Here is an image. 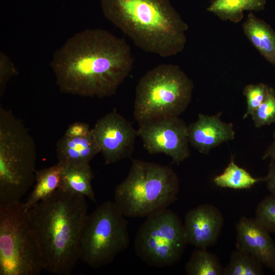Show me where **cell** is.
I'll use <instances>...</instances> for the list:
<instances>
[{
	"instance_id": "1",
	"label": "cell",
	"mask_w": 275,
	"mask_h": 275,
	"mask_svg": "<svg viewBox=\"0 0 275 275\" xmlns=\"http://www.w3.org/2000/svg\"><path fill=\"white\" fill-rule=\"evenodd\" d=\"M133 64L126 41L100 29H86L69 38L50 63L61 92L100 98L116 94Z\"/></svg>"
},
{
	"instance_id": "2",
	"label": "cell",
	"mask_w": 275,
	"mask_h": 275,
	"mask_svg": "<svg viewBox=\"0 0 275 275\" xmlns=\"http://www.w3.org/2000/svg\"><path fill=\"white\" fill-rule=\"evenodd\" d=\"M85 198L59 188L27 211L44 270L68 275L79 259L81 238L88 215Z\"/></svg>"
},
{
	"instance_id": "3",
	"label": "cell",
	"mask_w": 275,
	"mask_h": 275,
	"mask_svg": "<svg viewBox=\"0 0 275 275\" xmlns=\"http://www.w3.org/2000/svg\"><path fill=\"white\" fill-rule=\"evenodd\" d=\"M104 16L145 52L163 58L184 48L187 24L169 0H99Z\"/></svg>"
},
{
	"instance_id": "4",
	"label": "cell",
	"mask_w": 275,
	"mask_h": 275,
	"mask_svg": "<svg viewBox=\"0 0 275 275\" xmlns=\"http://www.w3.org/2000/svg\"><path fill=\"white\" fill-rule=\"evenodd\" d=\"M179 180L171 168L133 159L126 178L116 187L114 203L129 217H146L177 199Z\"/></svg>"
},
{
	"instance_id": "5",
	"label": "cell",
	"mask_w": 275,
	"mask_h": 275,
	"mask_svg": "<svg viewBox=\"0 0 275 275\" xmlns=\"http://www.w3.org/2000/svg\"><path fill=\"white\" fill-rule=\"evenodd\" d=\"M36 148L22 122L0 106V205L20 201L35 180Z\"/></svg>"
},
{
	"instance_id": "6",
	"label": "cell",
	"mask_w": 275,
	"mask_h": 275,
	"mask_svg": "<svg viewBox=\"0 0 275 275\" xmlns=\"http://www.w3.org/2000/svg\"><path fill=\"white\" fill-rule=\"evenodd\" d=\"M194 84L177 65L160 64L147 71L136 89L133 114L139 125L179 117L190 103Z\"/></svg>"
},
{
	"instance_id": "7",
	"label": "cell",
	"mask_w": 275,
	"mask_h": 275,
	"mask_svg": "<svg viewBox=\"0 0 275 275\" xmlns=\"http://www.w3.org/2000/svg\"><path fill=\"white\" fill-rule=\"evenodd\" d=\"M43 260L20 201L0 205V274L39 275Z\"/></svg>"
},
{
	"instance_id": "8",
	"label": "cell",
	"mask_w": 275,
	"mask_h": 275,
	"mask_svg": "<svg viewBox=\"0 0 275 275\" xmlns=\"http://www.w3.org/2000/svg\"><path fill=\"white\" fill-rule=\"evenodd\" d=\"M128 222L114 202L106 201L88 215L79 259L94 268L112 262L129 245Z\"/></svg>"
},
{
	"instance_id": "9",
	"label": "cell",
	"mask_w": 275,
	"mask_h": 275,
	"mask_svg": "<svg viewBox=\"0 0 275 275\" xmlns=\"http://www.w3.org/2000/svg\"><path fill=\"white\" fill-rule=\"evenodd\" d=\"M187 244L183 224L166 208L146 217L134 239L136 255L149 266L163 267L178 262Z\"/></svg>"
},
{
	"instance_id": "10",
	"label": "cell",
	"mask_w": 275,
	"mask_h": 275,
	"mask_svg": "<svg viewBox=\"0 0 275 275\" xmlns=\"http://www.w3.org/2000/svg\"><path fill=\"white\" fill-rule=\"evenodd\" d=\"M139 126L137 134L149 153H163L176 164L189 156L187 126L179 117L161 118Z\"/></svg>"
},
{
	"instance_id": "11",
	"label": "cell",
	"mask_w": 275,
	"mask_h": 275,
	"mask_svg": "<svg viewBox=\"0 0 275 275\" xmlns=\"http://www.w3.org/2000/svg\"><path fill=\"white\" fill-rule=\"evenodd\" d=\"M92 131L105 164L114 163L131 156L137 131L115 109L99 119Z\"/></svg>"
},
{
	"instance_id": "12",
	"label": "cell",
	"mask_w": 275,
	"mask_h": 275,
	"mask_svg": "<svg viewBox=\"0 0 275 275\" xmlns=\"http://www.w3.org/2000/svg\"><path fill=\"white\" fill-rule=\"evenodd\" d=\"M221 211L214 206L201 204L189 210L183 223L187 244L206 249L217 241L224 224Z\"/></svg>"
},
{
	"instance_id": "13",
	"label": "cell",
	"mask_w": 275,
	"mask_h": 275,
	"mask_svg": "<svg viewBox=\"0 0 275 275\" xmlns=\"http://www.w3.org/2000/svg\"><path fill=\"white\" fill-rule=\"evenodd\" d=\"M236 248L245 251L275 272V243L270 233L254 218L243 216L236 225Z\"/></svg>"
},
{
	"instance_id": "14",
	"label": "cell",
	"mask_w": 275,
	"mask_h": 275,
	"mask_svg": "<svg viewBox=\"0 0 275 275\" xmlns=\"http://www.w3.org/2000/svg\"><path fill=\"white\" fill-rule=\"evenodd\" d=\"M187 132L189 143L206 155L215 147L233 140L235 135L233 124L223 121L219 114H199L197 119L187 126Z\"/></svg>"
},
{
	"instance_id": "15",
	"label": "cell",
	"mask_w": 275,
	"mask_h": 275,
	"mask_svg": "<svg viewBox=\"0 0 275 275\" xmlns=\"http://www.w3.org/2000/svg\"><path fill=\"white\" fill-rule=\"evenodd\" d=\"M58 162L63 164H89L100 148L92 131L87 135L71 138L64 135L57 143Z\"/></svg>"
},
{
	"instance_id": "16",
	"label": "cell",
	"mask_w": 275,
	"mask_h": 275,
	"mask_svg": "<svg viewBox=\"0 0 275 275\" xmlns=\"http://www.w3.org/2000/svg\"><path fill=\"white\" fill-rule=\"evenodd\" d=\"M244 35L260 54L275 66V31L265 21L250 13L242 24Z\"/></svg>"
},
{
	"instance_id": "17",
	"label": "cell",
	"mask_w": 275,
	"mask_h": 275,
	"mask_svg": "<svg viewBox=\"0 0 275 275\" xmlns=\"http://www.w3.org/2000/svg\"><path fill=\"white\" fill-rule=\"evenodd\" d=\"M62 164L60 188L87 197L96 202L92 186L93 174L90 164Z\"/></svg>"
},
{
	"instance_id": "18",
	"label": "cell",
	"mask_w": 275,
	"mask_h": 275,
	"mask_svg": "<svg viewBox=\"0 0 275 275\" xmlns=\"http://www.w3.org/2000/svg\"><path fill=\"white\" fill-rule=\"evenodd\" d=\"M62 167V163L58 162L49 168L36 171L34 188L27 200L22 203L25 211L49 197L60 188Z\"/></svg>"
},
{
	"instance_id": "19",
	"label": "cell",
	"mask_w": 275,
	"mask_h": 275,
	"mask_svg": "<svg viewBox=\"0 0 275 275\" xmlns=\"http://www.w3.org/2000/svg\"><path fill=\"white\" fill-rule=\"evenodd\" d=\"M266 0H214L207 8L223 20L237 23L241 20L245 11L263 10Z\"/></svg>"
},
{
	"instance_id": "20",
	"label": "cell",
	"mask_w": 275,
	"mask_h": 275,
	"mask_svg": "<svg viewBox=\"0 0 275 275\" xmlns=\"http://www.w3.org/2000/svg\"><path fill=\"white\" fill-rule=\"evenodd\" d=\"M263 181H265V177H254L246 170L235 163L233 157L223 172L213 179L215 185L218 187L234 189H248Z\"/></svg>"
},
{
	"instance_id": "21",
	"label": "cell",
	"mask_w": 275,
	"mask_h": 275,
	"mask_svg": "<svg viewBox=\"0 0 275 275\" xmlns=\"http://www.w3.org/2000/svg\"><path fill=\"white\" fill-rule=\"evenodd\" d=\"M185 269L189 275H223L224 268L215 254L198 248L191 253Z\"/></svg>"
},
{
	"instance_id": "22",
	"label": "cell",
	"mask_w": 275,
	"mask_h": 275,
	"mask_svg": "<svg viewBox=\"0 0 275 275\" xmlns=\"http://www.w3.org/2000/svg\"><path fill=\"white\" fill-rule=\"evenodd\" d=\"M263 265L250 253L239 249L233 251L223 275H262Z\"/></svg>"
},
{
	"instance_id": "23",
	"label": "cell",
	"mask_w": 275,
	"mask_h": 275,
	"mask_svg": "<svg viewBox=\"0 0 275 275\" xmlns=\"http://www.w3.org/2000/svg\"><path fill=\"white\" fill-rule=\"evenodd\" d=\"M251 116L257 128L275 123V90L273 88L270 87L266 99Z\"/></svg>"
},
{
	"instance_id": "24",
	"label": "cell",
	"mask_w": 275,
	"mask_h": 275,
	"mask_svg": "<svg viewBox=\"0 0 275 275\" xmlns=\"http://www.w3.org/2000/svg\"><path fill=\"white\" fill-rule=\"evenodd\" d=\"M254 218L270 233H275V194H271L259 203Z\"/></svg>"
},
{
	"instance_id": "25",
	"label": "cell",
	"mask_w": 275,
	"mask_h": 275,
	"mask_svg": "<svg viewBox=\"0 0 275 275\" xmlns=\"http://www.w3.org/2000/svg\"><path fill=\"white\" fill-rule=\"evenodd\" d=\"M270 87L264 83L251 84L245 86L243 94L246 101V112L243 116L245 119L251 116L253 113L266 99Z\"/></svg>"
},
{
	"instance_id": "26",
	"label": "cell",
	"mask_w": 275,
	"mask_h": 275,
	"mask_svg": "<svg viewBox=\"0 0 275 275\" xmlns=\"http://www.w3.org/2000/svg\"><path fill=\"white\" fill-rule=\"evenodd\" d=\"M18 70L14 63L5 53H0V96H3L9 80L18 74Z\"/></svg>"
},
{
	"instance_id": "27",
	"label": "cell",
	"mask_w": 275,
	"mask_h": 275,
	"mask_svg": "<svg viewBox=\"0 0 275 275\" xmlns=\"http://www.w3.org/2000/svg\"><path fill=\"white\" fill-rule=\"evenodd\" d=\"M91 130L88 124L82 122H75L68 127L64 135L71 138L81 137L88 135Z\"/></svg>"
},
{
	"instance_id": "28",
	"label": "cell",
	"mask_w": 275,
	"mask_h": 275,
	"mask_svg": "<svg viewBox=\"0 0 275 275\" xmlns=\"http://www.w3.org/2000/svg\"><path fill=\"white\" fill-rule=\"evenodd\" d=\"M265 181L268 190L272 194H275V159L271 160L267 175Z\"/></svg>"
},
{
	"instance_id": "29",
	"label": "cell",
	"mask_w": 275,
	"mask_h": 275,
	"mask_svg": "<svg viewBox=\"0 0 275 275\" xmlns=\"http://www.w3.org/2000/svg\"><path fill=\"white\" fill-rule=\"evenodd\" d=\"M262 159H269L270 160L275 159V131L272 134V141L264 152Z\"/></svg>"
}]
</instances>
